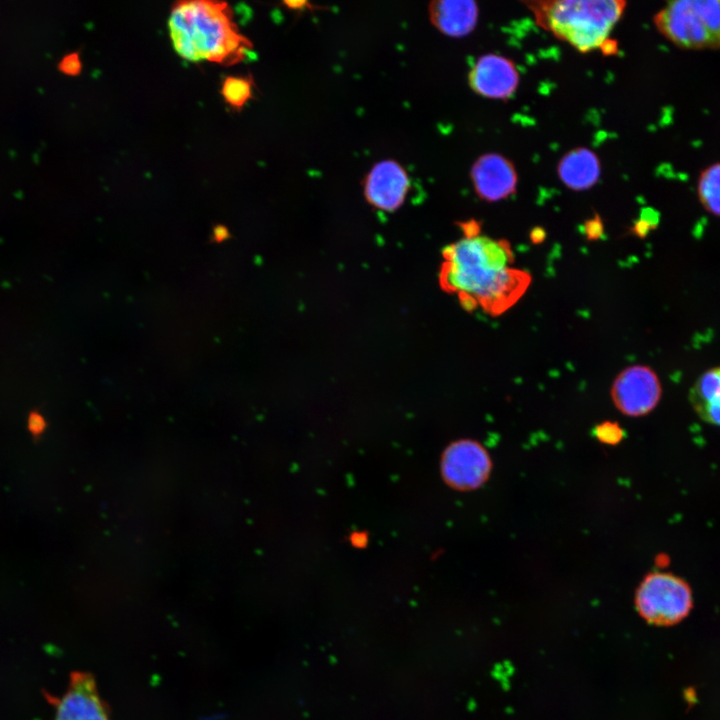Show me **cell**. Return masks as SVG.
Here are the masks:
<instances>
[{
  "label": "cell",
  "mask_w": 720,
  "mask_h": 720,
  "mask_svg": "<svg viewBox=\"0 0 720 720\" xmlns=\"http://www.w3.org/2000/svg\"><path fill=\"white\" fill-rule=\"evenodd\" d=\"M170 36L177 53L190 61L234 64L252 48L236 29L230 8L222 2L183 1L173 8Z\"/></svg>",
  "instance_id": "6da1fadb"
},
{
  "label": "cell",
  "mask_w": 720,
  "mask_h": 720,
  "mask_svg": "<svg viewBox=\"0 0 720 720\" xmlns=\"http://www.w3.org/2000/svg\"><path fill=\"white\" fill-rule=\"evenodd\" d=\"M442 286L456 293L467 310L482 304L512 268L514 253L505 239L464 236L443 252Z\"/></svg>",
  "instance_id": "7a4b0ae2"
},
{
  "label": "cell",
  "mask_w": 720,
  "mask_h": 720,
  "mask_svg": "<svg viewBox=\"0 0 720 720\" xmlns=\"http://www.w3.org/2000/svg\"><path fill=\"white\" fill-rule=\"evenodd\" d=\"M524 3L539 26L582 53L601 48L626 6L622 0H538Z\"/></svg>",
  "instance_id": "3957f363"
},
{
  "label": "cell",
  "mask_w": 720,
  "mask_h": 720,
  "mask_svg": "<svg viewBox=\"0 0 720 720\" xmlns=\"http://www.w3.org/2000/svg\"><path fill=\"white\" fill-rule=\"evenodd\" d=\"M692 605L690 586L672 573H649L635 593L639 615L654 625L667 626L680 622L689 614Z\"/></svg>",
  "instance_id": "277c9868"
},
{
  "label": "cell",
  "mask_w": 720,
  "mask_h": 720,
  "mask_svg": "<svg viewBox=\"0 0 720 720\" xmlns=\"http://www.w3.org/2000/svg\"><path fill=\"white\" fill-rule=\"evenodd\" d=\"M492 471L487 450L477 441L462 439L450 444L441 459V473L446 483L457 490L481 487Z\"/></svg>",
  "instance_id": "5b68a950"
},
{
  "label": "cell",
  "mask_w": 720,
  "mask_h": 720,
  "mask_svg": "<svg viewBox=\"0 0 720 720\" xmlns=\"http://www.w3.org/2000/svg\"><path fill=\"white\" fill-rule=\"evenodd\" d=\"M611 399L624 415L637 417L652 411L661 397V385L649 367L635 365L622 370L612 383Z\"/></svg>",
  "instance_id": "8992f818"
},
{
  "label": "cell",
  "mask_w": 720,
  "mask_h": 720,
  "mask_svg": "<svg viewBox=\"0 0 720 720\" xmlns=\"http://www.w3.org/2000/svg\"><path fill=\"white\" fill-rule=\"evenodd\" d=\"M654 23L666 39L680 48H713L694 0L669 2L655 15Z\"/></svg>",
  "instance_id": "52a82bcc"
},
{
  "label": "cell",
  "mask_w": 720,
  "mask_h": 720,
  "mask_svg": "<svg viewBox=\"0 0 720 720\" xmlns=\"http://www.w3.org/2000/svg\"><path fill=\"white\" fill-rule=\"evenodd\" d=\"M55 707L54 720H110L89 673L73 672L67 691L55 700Z\"/></svg>",
  "instance_id": "ba28073f"
},
{
  "label": "cell",
  "mask_w": 720,
  "mask_h": 720,
  "mask_svg": "<svg viewBox=\"0 0 720 720\" xmlns=\"http://www.w3.org/2000/svg\"><path fill=\"white\" fill-rule=\"evenodd\" d=\"M471 179L478 197L488 202L509 197L518 183L514 164L498 153L481 155L472 165Z\"/></svg>",
  "instance_id": "9c48e42d"
},
{
  "label": "cell",
  "mask_w": 720,
  "mask_h": 720,
  "mask_svg": "<svg viewBox=\"0 0 720 720\" xmlns=\"http://www.w3.org/2000/svg\"><path fill=\"white\" fill-rule=\"evenodd\" d=\"M471 89L484 97L508 99L519 84V73L514 63L501 55H483L475 62L468 75Z\"/></svg>",
  "instance_id": "30bf717a"
},
{
  "label": "cell",
  "mask_w": 720,
  "mask_h": 720,
  "mask_svg": "<svg viewBox=\"0 0 720 720\" xmlns=\"http://www.w3.org/2000/svg\"><path fill=\"white\" fill-rule=\"evenodd\" d=\"M409 178L405 169L396 161L377 163L368 173L364 183L367 201L383 211L399 208L408 193Z\"/></svg>",
  "instance_id": "8fae6325"
},
{
  "label": "cell",
  "mask_w": 720,
  "mask_h": 720,
  "mask_svg": "<svg viewBox=\"0 0 720 720\" xmlns=\"http://www.w3.org/2000/svg\"><path fill=\"white\" fill-rule=\"evenodd\" d=\"M478 14V5L470 0H440L429 6L432 24L451 37H462L472 32Z\"/></svg>",
  "instance_id": "7c38bea8"
},
{
  "label": "cell",
  "mask_w": 720,
  "mask_h": 720,
  "mask_svg": "<svg viewBox=\"0 0 720 720\" xmlns=\"http://www.w3.org/2000/svg\"><path fill=\"white\" fill-rule=\"evenodd\" d=\"M557 172L562 183L569 189L587 190L599 180L600 160L588 148H575L560 159Z\"/></svg>",
  "instance_id": "4fadbf2b"
},
{
  "label": "cell",
  "mask_w": 720,
  "mask_h": 720,
  "mask_svg": "<svg viewBox=\"0 0 720 720\" xmlns=\"http://www.w3.org/2000/svg\"><path fill=\"white\" fill-rule=\"evenodd\" d=\"M689 399L702 420L720 425V367L706 371L697 379Z\"/></svg>",
  "instance_id": "5bb4252c"
},
{
  "label": "cell",
  "mask_w": 720,
  "mask_h": 720,
  "mask_svg": "<svg viewBox=\"0 0 720 720\" xmlns=\"http://www.w3.org/2000/svg\"><path fill=\"white\" fill-rule=\"evenodd\" d=\"M697 191L703 207L720 216V163L712 164L701 172Z\"/></svg>",
  "instance_id": "9a60e30c"
},
{
  "label": "cell",
  "mask_w": 720,
  "mask_h": 720,
  "mask_svg": "<svg viewBox=\"0 0 720 720\" xmlns=\"http://www.w3.org/2000/svg\"><path fill=\"white\" fill-rule=\"evenodd\" d=\"M252 85L253 82L248 77H226L222 84L221 93L230 106L240 109L250 99Z\"/></svg>",
  "instance_id": "2e32d148"
},
{
  "label": "cell",
  "mask_w": 720,
  "mask_h": 720,
  "mask_svg": "<svg viewBox=\"0 0 720 720\" xmlns=\"http://www.w3.org/2000/svg\"><path fill=\"white\" fill-rule=\"evenodd\" d=\"M594 435L605 444L615 445L623 439V430L616 422L606 421L597 425Z\"/></svg>",
  "instance_id": "e0dca14e"
},
{
  "label": "cell",
  "mask_w": 720,
  "mask_h": 720,
  "mask_svg": "<svg viewBox=\"0 0 720 720\" xmlns=\"http://www.w3.org/2000/svg\"><path fill=\"white\" fill-rule=\"evenodd\" d=\"M62 72L68 75H76L81 70V61L77 53H71L63 57L59 64Z\"/></svg>",
  "instance_id": "ac0fdd59"
},
{
  "label": "cell",
  "mask_w": 720,
  "mask_h": 720,
  "mask_svg": "<svg viewBox=\"0 0 720 720\" xmlns=\"http://www.w3.org/2000/svg\"><path fill=\"white\" fill-rule=\"evenodd\" d=\"M603 232V224L599 216L594 217L586 221L585 223V234L589 239H597Z\"/></svg>",
  "instance_id": "d6986e66"
},
{
  "label": "cell",
  "mask_w": 720,
  "mask_h": 720,
  "mask_svg": "<svg viewBox=\"0 0 720 720\" xmlns=\"http://www.w3.org/2000/svg\"><path fill=\"white\" fill-rule=\"evenodd\" d=\"M28 426L33 433H39L45 427V420L38 411H32L29 414Z\"/></svg>",
  "instance_id": "ffe728a7"
},
{
  "label": "cell",
  "mask_w": 720,
  "mask_h": 720,
  "mask_svg": "<svg viewBox=\"0 0 720 720\" xmlns=\"http://www.w3.org/2000/svg\"><path fill=\"white\" fill-rule=\"evenodd\" d=\"M604 54L610 55L617 51V43L613 40L608 39L600 48Z\"/></svg>",
  "instance_id": "44dd1931"
},
{
  "label": "cell",
  "mask_w": 720,
  "mask_h": 720,
  "mask_svg": "<svg viewBox=\"0 0 720 720\" xmlns=\"http://www.w3.org/2000/svg\"><path fill=\"white\" fill-rule=\"evenodd\" d=\"M228 236V231L224 226H217L214 230V237L217 241H222Z\"/></svg>",
  "instance_id": "7402d4cb"
},
{
  "label": "cell",
  "mask_w": 720,
  "mask_h": 720,
  "mask_svg": "<svg viewBox=\"0 0 720 720\" xmlns=\"http://www.w3.org/2000/svg\"><path fill=\"white\" fill-rule=\"evenodd\" d=\"M531 236L532 240L537 243L544 238V231L540 228H535Z\"/></svg>",
  "instance_id": "603a6c76"
}]
</instances>
